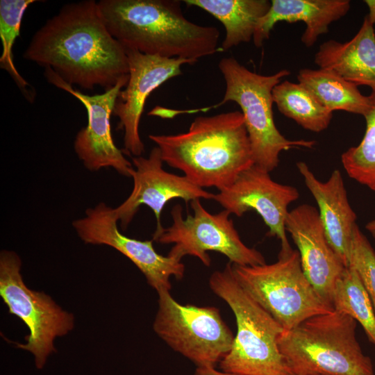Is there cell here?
<instances>
[{
	"label": "cell",
	"instance_id": "cell-18",
	"mask_svg": "<svg viewBox=\"0 0 375 375\" xmlns=\"http://www.w3.org/2000/svg\"><path fill=\"white\" fill-rule=\"evenodd\" d=\"M271 3L269 11L258 21L253 36L258 48L269 38L277 22L299 21L306 25L301 40L306 47H311L321 35L328 33L331 23L350 10L349 0H272Z\"/></svg>",
	"mask_w": 375,
	"mask_h": 375
},
{
	"label": "cell",
	"instance_id": "cell-8",
	"mask_svg": "<svg viewBox=\"0 0 375 375\" xmlns=\"http://www.w3.org/2000/svg\"><path fill=\"white\" fill-rule=\"evenodd\" d=\"M193 215L183 216L181 205L172 211L173 223L167 228L155 231L153 240L160 244H174L168 256L177 260L185 256L198 258L206 267L211 259L207 251H214L226 256L230 262L241 266L261 265L266 263L262 254L247 247L241 240L230 212L224 210L217 214L208 212L200 199L190 202Z\"/></svg>",
	"mask_w": 375,
	"mask_h": 375
},
{
	"label": "cell",
	"instance_id": "cell-15",
	"mask_svg": "<svg viewBox=\"0 0 375 375\" xmlns=\"http://www.w3.org/2000/svg\"><path fill=\"white\" fill-rule=\"evenodd\" d=\"M134 172L132 175L133 188L128 198L114 212L120 226L125 230L133 220L141 205L149 207L155 214L157 228L163 227L160 222L161 212L166 203L173 199H182L188 204L195 199H213L215 194L205 190L185 176L166 172L159 148L153 147L148 157H131Z\"/></svg>",
	"mask_w": 375,
	"mask_h": 375
},
{
	"label": "cell",
	"instance_id": "cell-4",
	"mask_svg": "<svg viewBox=\"0 0 375 375\" xmlns=\"http://www.w3.org/2000/svg\"><path fill=\"white\" fill-rule=\"evenodd\" d=\"M357 322L333 311L310 317L278 338V347L294 375H374L357 340Z\"/></svg>",
	"mask_w": 375,
	"mask_h": 375
},
{
	"label": "cell",
	"instance_id": "cell-13",
	"mask_svg": "<svg viewBox=\"0 0 375 375\" xmlns=\"http://www.w3.org/2000/svg\"><path fill=\"white\" fill-rule=\"evenodd\" d=\"M125 50L129 78L125 89L117 96L112 115L119 118L118 128L124 133L122 151L136 157L144 152L139 124L147 99L163 83L182 74L183 65L194 63L182 58H167L144 54L133 49Z\"/></svg>",
	"mask_w": 375,
	"mask_h": 375
},
{
	"label": "cell",
	"instance_id": "cell-28",
	"mask_svg": "<svg viewBox=\"0 0 375 375\" xmlns=\"http://www.w3.org/2000/svg\"><path fill=\"white\" fill-rule=\"evenodd\" d=\"M364 2L369 8V14L367 15L374 25L375 31V0H365Z\"/></svg>",
	"mask_w": 375,
	"mask_h": 375
},
{
	"label": "cell",
	"instance_id": "cell-17",
	"mask_svg": "<svg viewBox=\"0 0 375 375\" xmlns=\"http://www.w3.org/2000/svg\"><path fill=\"white\" fill-rule=\"evenodd\" d=\"M304 183L318 206L326 238L344 265L349 266V247L357 216L348 200L342 174L335 169L326 181H319L308 165L297 162Z\"/></svg>",
	"mask_w": 375,
	"mask_h": 375
},
{
	"label": "cell",
	"instance_id": "cell-11",
	"mask_svg": "<svg viewBox=\"0 0 375 375\" xmlns=\"http://www.w3.org/2000/svg\"><path fill=\"white\" fill-rule=\"evenodd\" d=\"M114 208L104 202L85 210L83 217L72 222L79 238L85 244L107 245L132 261L157 292L172 288L170 278L181 279L185 265L181 261L156 252L153 240H139L122 234Z\"/></svg>",
	"mask_w": 375,
	"mask_h": 375
},
{
	"label": "cell",
	"instance_id": "cell-9",
	"mask_svg": "<svg viewBox=\"0 0 375 375\" xmlns=\"http://www.w3.org/2000/svg\"><path fill=\"white\" fill-rule=\"evenodd\" d=\"M22 260L13 251L0 253V295L9 312L18 317L28 328L26 343H16L17 348L31 353L35 366L44 367L49 356L56 351L54 340L71 331L74 316L64 310L43 292L29 289L22 274Z\"/></svg>",
	"mask_w": 375,
	"mask_h": 375
},
{
	"label": "cell",
	"instance_id": "cell-21",
	"mask_svg": "<svg viewBox=\"0 0 375 375\" xmlns=\"http://www.w3.org/2000/svg\"><path fill=\"white\" fill-rule=\"evenodd\" d=\"M297 79L332 112L342 110L364 117L370 109L369 95H363L356 85L331 71L304 68L299 70Z\"/></svg>",
	"mask_w": 375,
	"mask_h": 375
},
{
	"label": "cell",
	"instance_id": "cell-5",
	"mask_svg": "<svg viewBox=\"0 0 375 375\" xmlns=\"http://www.w3.org/2000/svg\"><path fill=\"white\" fill-rule=\"evenodd\" d=\"M212 291L234 313L237 334L221 360L223 372L238 375H294L278 347L283 328L238 283L228 262L209 278Z\"/></svg>",
	"mask_w": 375,
	"mask_h": 375
},
{
	"label": "cell",
	"instance_id": "cell-19",
	"mask_svg": "<svg viewBox=\"0 0 375 375\" xmlns=\"http://www.w3.org/2000/svg\"><path fill=\"white\" fill-rule=\"evenodd\" d=\"M315 63L358 85L375 88V31L367 15L357 33L349 41L329 40L316 52Z\"/></svg>",
	"mask_w": 375,
	"mask_h": 375
},
{
	"label": "cell",
	"instance_id": "cell-29",
	"mask_svg": "<svg viewBox=\"0 0 375 375\" xmlns=\"http://www.w3.org/2000/svg\"><path fill=\"white\" fill-rule=\"evenodd\" d=\"M365 228L375 239V219L370 221L365 225Z\"/></svg>",
	"mask_w": 375,
	"mask_h": 375
},
{
	"label": "cell",
	"instance_id": "cell-3",
	"mask_svg": "<svg viewBox=\"0 0 375 375\" xmlns=\"http://www.w3.org/2000/svg\"><path fill=\"white\" fill-rule=\"evenodd\" d=\"M149 138L163 162L201 188H226L254 165L244 116L238 110L196 117L185 133Z\"/></svg>",
	"mask_w": 375,
	"mask_h": 375
},
{
	"label": "cell",
	"instance_id": "cell-7",
	"mask_svg": "<svg viewBox=\"0 0 375 375\" xmlns=\"http://www.w3.org/2000/svg\"><path fill=\"white\" fill-rule=\"evenodd\" d=\"M240 286L283 328L290 330L313 316L333 309L318 295L305 276L298 250L281 248L272 264L232 263Z\"/></svg>",
	"mask_w": 375,
	"mask_h": 375
},
{
	"label": "cell",
	"instance_id": "cell-20",
	"mask_svg": "<svg viewBox=\"0 0 375 375\" xmlns=\"http://www.w3.org/2000/svg\"><path fill=\"white\" fill-rule=\"evenodd\" d=\"M188 6L200 8L222 22L226 35L222 51L249 42L260 19L269 11V0H185Z\"/></svg>",
	"mask_w": 375,
	"mask_h": 375
},
{
	"label": "cell",
	"instance_id": "cell-24",
	"mask_svg": "<svg viewBox=\"0 0 375 375\" xmlns=\"http://www.w3.org/2000/svg\"><path fill=\"white\" fill-rule=\"evenodd\" d=\"M35 0L0 1V37L3 51L0 57V67L6 70L19 88L25 98L33 102L35 91L20 75L15 63L12 53L15 39L20 35L21 22L28 6Z\"/></svg>",
	"mask_w": 375,
	"mask_h": 375
},
{
	"label": "cell",
	"instance_id": "cell-26",
	"mask_svg": "<svg viewBox=\"0 0 375 375\" xmlns=\"http://www.w3.org/2000/svg\"><path fill=\"white\" fill-rule=\"evenodd\" d=\"M349 266L358 274L375 312V251L358 225L351 235Z\"/></svg>",
	"mask_w": 375,
	"mask_h": 375
},
{
	"label": "cell",
	"instance_id": "cell-14",
	"mask_svg": "<svg viewBox=\"0 0 375 375\" xmlns=\"http://www.w3.org/2000/svg\"><path fill=\"white\" fill-rule=\"evenodd\" d=\"M269 172L256 165L243 171L228 188L215 194L213 200L238 217L256 211L269 228V235L281 240V248L290 246L286 235L288 206L299 192L292 185L274 181Z\"/></svg>",
	"mask_w": 375,
	"mask_h": 375
},
{
	"label": "cell",
	"instance_id": "cell-23",
	"mask_svg": "<svg viewBox=\"0 0 375 375\" xmlns=\"http://www.w3.org/2000/svg\"><path fill=\"white\" fill-rule=\"evenodd\" d=\"M333 308L358 322L369 340L375 345V312L373 306L358 274L351 266L344 269L336 282Z\"/></svg>",
	"mask_w": 375,
	"mask_h": 375
},
{
	"label": "cell",
	"instance_id": "cell-27",
	"mask_svg": "<svg viewBox=\"0 0 375 375\" xmlns=\"http://www.w3.org/2000/svg\"><path fill=\"white\" fill-rule=\"evenodd\" d=\"M194 375H238L233 373L219 372L210 367H197Z\"/></svg>",
	"mask_w": 375,
	"mask_h": 375
},
{
	"label": "cell",
	"instance_id": "cell-10",
	"mask_svg": "<svg viewBox=\"0 0 375 375\" xmlns=\"http://www.w3.org/2000/svg\"><path fill=\"white\" fill-rule=\"evenodd\" d=\"M158 294L153 324L156 333L197 367H215L229 352L235 338L219 310L179 303L169 290H160Z\"/></svg>",
	"mask_w": 375,
	"mask_h": 375
},
{
	"label": "cell",
	"instance_id": "cell-2",
	"mask_svg": "<svg viewBox=\"0 0 375 375\" xmlns=\"http://www.w3.org/2000/svg\"><path fill=\"white\" fill-rule=\"evenodd\" d=\"M178 0H101L100 15L110 33L124 49L195 63L212 55L219 31L185 17Z\"/></svg>",
	"mask_w": 375,
	"mask_h": 375
},
{
	"label": "cell",
	"instance_id": "cell-16",
	"mask_svg": "<svg viewBox=\"0 0 375 375\" xmlns=\"http://www.w3.org/2000/svg\"><path fill=\"white\" fill-rule=\"evenodd\" d=\"M285 230L298 248L305 276L320 298L333 309L335 286L346 267L329 244L318 210L303 203L290 210Z\"/></svg>",
	"mask_w": 375,
	"mask_h": 375
},
{
	"label": "cell",
	"instance_id": "cell-12",
	"mask_svg": "<svg viewBox=\"0 0 375 375\" xmlns=\"http://www.w3.org/2000/svg\"><path fill=\"white\" fill-rule=\"evenodd\" d=\"M44 76L49 83L78 99L87 110L88 124L78 132L74 142V151L84 167L91 172L111 167L123 176L131 177L134 167L115 144L110 122L117 96L126 86L129 75L124 76L112 88L94 95L74 89L49 67L45 68Z\"/></svg>",
	"mask_w": 375,
	"mask_h": 375
},
{
	"label": "cell",
	"instance_id": "cell-1",
	"mask_svg": "<svg viewBox=\"0 0 375 375\" xmlns=\"http://www.w3.org/2000/svg\"><path fill=\"white\" fill-rule=\"evenodd\" d=\"M24 58L83 90H108L128 74L126 50L108 31L94 0L63 6L35 33Z\"/></svg>",
	"mask_w": 375,
	"mask_h": 375
},
{
	"label": "cell",
	"instance_id": "cell-22",
	"mask_svg": "<svg viewBox=\"0 0 375 375\" xmlns=\"http://www.w3.org/2000/svg\"><path fill=\"white\" fill-rule=\"evenodd\" d=\"M272 98L281 114L312 132L326 129L333 117V112L300 83L280 82L273 89Z\"/></svg>",
	"mask_w": 375,
	"mask_h": 375
},
{
	"label": "cell",
	"instance_id": "cell-6",
	"mask_svg": "<svg viewBox=\"0 0 375 375\" xmlns=\"http://www.w3.org/2000/svg\"><path fill=\"white\" fill-rule=\"evenodd\" d=\"M219 68L226 83L222 100L217 104L189 113L207 111L228 101L240 107L251 143L254 164L271 172L279 164V155L294 149H311L315 140H289L282 135L274 121L272 91L281 80L290 74L286 69L272 75L253 72L233 57L223 58Z\"/></svg>",
	"mask_w": 375,
	"mask_h": 375
},
{
	"label": "cell",
	"instance_id": "cell-25",
	"mask_svg": "<svg viewBox=\"0 0 375 375\" xmlns=\"http://www.w3.org/2000/svg\"><path fill=\"white\" fill-rule=\"evenodd\" d=\"M371 107L364 116L366 129L358 145L341 155V162L348 176L375 191V88L369 94Z\"/></svg>",
	"mask_w": 375,
	"mask_h": 375
}]
</instances>
